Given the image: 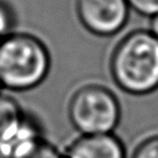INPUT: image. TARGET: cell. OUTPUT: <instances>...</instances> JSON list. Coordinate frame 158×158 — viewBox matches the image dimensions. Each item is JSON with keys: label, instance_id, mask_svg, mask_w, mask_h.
Instances as JSON below:
<instances>
[{"label": "cell", "instance_id": "obj_1", "mask_svg": "<svg viewBox=\"0 0 158 158\" xmlns=\"http://www.w3.org/2000/svg\"><path fill=\"white\" fill-rule=\"evenodd\" d=\"M110 73L125 93L146 95L158 89V40L151 31L127 33L112 51Z\"/></svg>", "mask_w": 158, "mask_h": 158}, {"label": "cell", "instance_id": "obj_2", "mask_svg": "<svg viewBox=\"0 0 158 158\" xmlns=\"http://www.w3.org/2000/svg\"><path fill=\"white\" fill-rule=\"evenodd\" d=\"M51 56L36 36L11 32L0 40V85L12 91H26L48 75Z\"/></svg>", "mask_w": 158, "mask_h": 158}, {"label": "cell", "instance_id": "obj_3", "mask_svg": "<svg viewBox=\"0 0 158 158\" xmlns=\"http://www.w3.org/2000/svg\"><path fill=\"white\" fill-rule=\"evenodd\" d=\"M72 125L81 135L112 133L120 122L121 107L107 88L89 84L78 89L68 105Z\"/></svg>", "mask_w": 158, "mask_h": 158}, {"label": "cell", "instance_id": "obj_4", "mask_svg": "<svg viewBox=\"0 0 158 158\" xmlns=\"http://www.w3.org/2000/svg\"><path fill=\"white\" fill-rule=\"evenodd\" d=\"M75 10L86 31L109 37L123 28L130 6L127 0H75Z\"/></svg>", "mask_w": 158, "mask_h": 158}, {"label": "cell", "instance_id": "obj_5", "mask_svg": "<svg viewBox=\"0 0 158 158\" xmlns=\"http://www.w3.org/2000/svg\"><path fill=\"white\" fill-rule=\"evenodd\" d=\"M64 158H126V153L112 133L81 135L68 147Z\"/></svg>", "mask_w": 158, "mask_h": 158}, {"label": "cell", "instance_id": "obj_6", "mask_svg": "<svg viewBox=\"0 0 158 158\" xmlns=\"http://www.w3.org/2000/svg\"><path fill=\"white\" fill-rule=\"evenodd\" d=\"M25 117L21 106L14 98L0 94V141L10 135Z\"/></svg>", "mask_w": 158, "mask_h": 158}, {"label": "cell", "instance_id": "obj_7", "mask_svg": "<svg viewBox=\"0 0 158 158\" xmlns=\"http://www.w3.org/2000/svg\"><path fill=\"white\" fill-rule=\"evenodd\" d=\"M19 158H64V156L53 144L42 138L30 151Z\"/></svg>", "mask_w": 158, "mask_h": 158}, {"label": "cell", "instance_id": "obj_8", "mask_svg": "<svg viewBox=\"0 0 158 158\" xmlns=\"http://www.w3.org/2000/svg\"><path fill=\"white\" fill-rule=\"evenodd\" d=\"M132 158H158V136L143 139L135 148Z\"/></svg>", "mask_w": 158, "mask_h": 158}, {"label": "cell", "instance_id": "obj_9", "mask_svg": "<svg viewBox=\"0 0 158 158\" xmlns=\"http://www.w3.org/2000/svg\"><path fill=\"white\" fill-rule=\"evenodd\" d=\"M130 9L146 16H156L158 14V0H127Z\"/></svg>", "mask_w": 158, "mask_h": 158}, {"label": "cell", "instance_id": "obj_10", "mask_svg": "<svg viewBox=\"0 0 158 158\" xmlns=\"http://www.w3.org/2000/svg\"><path fill=\"white\" fill-rule=\"evenodd\" d=\"M11 25H12V17L10 9L0 1V40H2L5 36L11 33Z\"/></svg>", "mask_w": 158, "mask_h": 158}, {"label": "cell", "instance_id": "obj_11", "mask_svg": "<svg viewBox=\"0 0 158 158\" xmlns=\"http://www.w3.org/2000/svg\"><path fill=\"white\" fill-rule=\"evenodd\" d=\"M151 32L158 40V14L152 17L151 20Z\"/></svg>", "mask_w": 158, "mask_h": 158}, {"label": "cell", "instance_id": "obj_12", "mask_svg": "<svg viewBox=\"0 0 158 158\" xmlns=\"http://www.w3.org/2000/svg\"><path fill=\"white\" fill-rule=\"evenodd\" d=\"M0 158H9V157L5 154V152H4L1 148H0Z\"/></svg>", "mask_w": 158, "mask_h": 158}, {"label": "cell", "instance_id": "obj_13", "mask_svg": "<svg viewBox=\"0 0 158 158\" xmlns=\"http://www.w3.org/2000/svg\"><path fill=\"white\" fill-rule=\"evenodd\" d=\"M0 89H1V85H0Z\"/></svg>", "mask_w": 158, "mask_h": 158}]
</instances>
